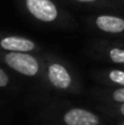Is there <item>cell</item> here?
<instances>
[{"label": "cell", "mask_w": 124, "mask_h": 125, "mask_svg": "<svg viewBox=\"0 0 124 125\" xmlns=\"http://www.w3.org/2000/svg\"><path fill=\"white\" fill-rule=\"evenodd\" d=\"M49 80L55 87L58 89H67L71 85V75L67 69L61 64H51L49 67Z\"/></svg>", "instance_id": "4"}, {"label": "cell", "mask_w": 124, "mask_h": 125, "mask_svg": "<svg viewBox=\"0 0 124 125\" xmlns=\"http://www.w3.org/2000/svg\"><path fill=\"white\" fill-rule=\"evenodd\" d=\"M34 42L18 37H7L1 40V47L5 50H10L13 52H26L32 51L34 49Z\"/></svg>", "instance_id": "6"}, {"label": "cell", "mask_w": 124, "mask_h": 125, "mask_svg": "<svg viewBox=\"0 0 124 125\" xmlns=\"http://www.w3.org/2000/svg\"><path fill=\"white\" fill-rule=\"evenodd\" d=\"M28 11L43 22H52L57 17V7L51 0H26Z\"/></svg>", "instance_id": "2"}, {"label": "cell", "mask_w": 124, "mask_h": 125, "mask_svg": "<svg viewBox=\"0 0 124 125\" xmlns=\"http://www.w3.org/2000/svg\"><path fill=\"white\" fill-rule=\"evenodd\" d=\"M63 120L67 125H97L99 124V118L85 109L80 108H73L71 111H68L65 117Z\"/></svg>", "instance_id": "3"}, {"label": "cell", "mask_w": 124, "mask_h": 125, "mask_svg": "<svg viewBox=\"0 0 124 125\" xmlns=\"http://www.w3.org/2000/svg\"><path fill=\"white\" fill-rule=\"evenodd\" d=\"M110 79L114 83L124 85V72H122V71H112L110 73Z\"/></svg>", "instance_id": "8"}, {"label": "cell", "mask_w": 124, "mask_h": 125, "mask_svg": "<svg viewBox=\"0 0 124 125\" xmlns=\"http://www.w3.org/2000/svg\"><path fill=\"white\" fill-rule=\"evenodd\" d=\"M77 1H82V2H92V1H96V0H77Z\"/></svg>", "instance_id": "11"}, {"label": "cell", "mask_w": 124, "mask_h": 125, "mask_svg": "<svg viewBox=\"0 0 124 125\" xmlns=\"http://www.w3.org/2000/svg\"><path fill=\"white\" fill-rule=\"evenodd\" d=\"M96 26L107 33H121L124 31V20L116 16L102 15L96 18Z\"/></svg>", "instance_id": "5"}, {"label": "cell", "mask_w": 124, "mask_h": 125, "mask_svg": "<svg viewBox=\"0 0 124 125\" xmlns=\"http://www.w3.org/2000/svg\"><path fill=\"white\" fill-rule=\"evenodd\" d=\"M123 125H124V123H123Z\"/></svg>", "instance_id": "13"}, {"label": "cell", "mask_w": 124, "mask_h": 125, "mask_svg": "<svg viewBox=\"0 0 124 125\" xmlns=\"http://www.w3.org/2000/svg\"><path fill=\"white\" fill-rule=\"evenodd\" d=\"M5 61L6 63L15 71H17L18 73H22L24 75H35L38 73L39 69V64L38 61L27 53L23 52H10L5 56Z\"/></svg>", "instance_id": "1"}, {"label": "cell", "mask_w": 124, "mask_h": 125, "mask_svg": "<svg viewBox=\"0 0 124 125\" xmlns=\"http://www.w3.org/2000/svg\"><path fill=\"white\" fill-rule=\"evenodd\" d=\"M121 112H122V114H124V104H122V107H121Z\"/></svg>", "instance_id": "12"}, {"label": "cell", "mask_w": 124, "mask_h": 125, "mask_svg": "<svg viewBox=\"0 0 124 125\" xmlns=\"http://www.w3.org/2000/svg\"><path fill=\"white\" fill-rule=\"evenodd\" d=\"M110 57L116 63H124V50L121 49H112L110 51Z\"/></svg>", "instance_id": "7"}, {"label": "cell", "mask_w": 124, "mask_h": 125, "mask_svg": "<svg viewBox=\"0 0 124 125\" xmlns=\"http://www.w3.org/2000/svg\"><path fill=\"white\" fill-rule=\"evenodd\" d=\"M113 98L117 101V102H121L124 103V87L123 89H118L113 92Z\"/></svg>", "instance_id": "9"}, {"label": "cell", "mask_w": 124, "mask_h": 125, "mask_svg": "<svg viewBox=\"0 0 124 125\" xmlns=\"http://www.w3.org/2000/svg\"><path fill=\"white\" fill-rule=\"evenodd\" d=\"M7 83H9V78H7L6 73L2 69H0V86H6Z\"/></svg>", "instance_id": "10"}]
</instances>
